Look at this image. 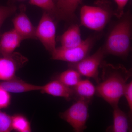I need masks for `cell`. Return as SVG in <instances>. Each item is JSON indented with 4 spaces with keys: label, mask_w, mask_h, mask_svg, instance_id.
<instances>
[{
    "label": "cell",
    "mask_w": 132,
    "mask_h": 132,
    "mask_svg": "<svg viewBox=\"0 0 132 132\" xmlns=\"http://www.w3.org/2000/svg\"><path fill=\"white\" fill-rule=\"evenodd\" d=\"M101 80L96 87V94L110 105H118L123 96L124 90L128 80L132 76L131 69H128L121 64L118 65L102 61Z\"/></svg>",
    "instance_id": "cell-1"
},
{
    "label": "cell",
    "mask_w": 132,
    "mask_h": 132,
    "mask_svg": "<svg viewBox=\"0 0 132 132\" xmlns=\"http://www.w3.org/2000/svg\"><path fill=\"white\" fill-rule=\"evenodd\" d=\"M12 130L18 132H31V123L25 116L16 114L12 116Z\"/></svg>",
    "instance_id": "cell-18"
},
{
    "label": "cell",
    "mask_w": 132,
    "mask_h": 132,
    "mask_svg": "<svg viewBox=\"0 0 132 132\" xmlns=\"http://www.w3.org/2000/svg\"><path fill=\"white\" fill-rule=\"evenodd\" d=\"M0 87L10 93H21L39 91L40 86L30 84L16 78L11 80L0 81Z\"/></svg>",
    "instance_id": "cell-12"
},
{
    "label": "cell",
    "mask_w": 132,
    "mask_h": 132,
    "mask_svg": "<svg viewBox=\"0 0 132 132\" xmlns=\"http://www.w3.org/2000/svg\"><path fill=\"white\" fill-rule=\"evenodd\" d=\"M10 93L0 87V109L6 108L11 104Z\"/></svg>",
    "instance_id": "cell-22"
},
{
    "label": "cell",
    "mask_w": 132,
    "mask_h": 132,
    "mask_svg": "<svg viewBox=\"0 0 132 132\" xmlns=\"http://www.w3.org/2000/svg\"><path fill=\"white\" fill-rule=\"evenodd\" d=\"M27 59L18 53L0 58V81L11 80L16 78V72Z\"/></svg>",
    "instance_id": "cell-8"
},
{
    "label": "cell",
    "mask_w": 132,
    "mask_h": 132,
    "mask_svg": "<svg viewBox=\"0 0 132 132\" xmlns=\"http://www.w3.org/2000/svg\"><path fill=\"white\" fill-rule=\"evenodd\" d=\"M12 116L0 109V132H10L13 130Z\"/></svg>",
    "instance_id": "cell-20"
},
{
    "label": "cell",
    "mask_w": 132,
    "mask_h": 132,
    "mask_svg": "<svg viewBox=\"0 0 132 132\" xmlns=\"http://www.w3.org/2000/svg\"><path fill=\"white\" fill-rule=\"evenodd\" d=\"M62 47L71 48L78 46L82 43L80 28L77 24L70 26L59 38Z\"/></svg>",
    "instance_id": "cell-14"
},
{
    "label": "cell",
    "mask_w": 132,
    "mask_h": 132,
    "mask_svg": "<svg viewBox=\"0 0 132 132\" xmlns=\"http://www.w3.org/2000/svg\"><path fill=\"white\" fill-rule=\"evenodd\" d=\"M29 2L42 9L53 17L57 18L56 2L54 0H29Z\"/></svg>",
    "instance_id": "cell-19"
},
{
    "label": "cell",
    "mask_w": 132,
    "mask_h": 132,
    "mask_svg": "<svg viewBox=\"0 0 132 132\" xmlns=\"http://www.w3.org/2000/svg\"><path fill=\"white\" fill-rule=\"evenodd\" d=\"M123 96H125L130 109V117L132 113V81L127 83L124 90Z\"/></svg>",
    "instance_id": "cell-23"
},
{
    "label": "cell",
    "mask_w": 132,
    "mask_h": 132,
    "mask_svg": "<svg viewBox=\"0 0 132 132\" xmlns=\"http://www.w3.org/2000/svg\"><path fill=\"white\" fill-rule=\"evenodd\" d=\"M14 29L23 40L36 39V28L33 26L26 14V7L24 5L20 6V12L12 20Z\"/></svg>",
    "instance_id": "cell-9"
},
{
    "label": "cell",
    "mask_w": 132,
    "mask_h": 132,
    "mask_svg": "<svg viewBox=\"0 0 132 132\" xmlns=\"http://www.w3.org/2000/svg\"><path fill=\"white\" fill-rule=\"evenodd\" d=\"M114 12L111 4L106 0H98L94 6L85 5L80 12L82 26L94 30L101 31L110 21Z\"/></svg>",
    "instance_id": "cell-3"
},
{
    "label": "cell",
    "mask_w": 132,
    "mask_h": 132,
    "mask_svg": "<svg viewBox=\"0 0 132 132\" xmlns=\"http://www.w3.org/2000/svg\"><path fill=\"white\" fill-rule=\"evenodd\" d=\"M113 125L111 128L113 132H128L131 131L130 124L131 118L122 111L119 106L113 108Z\"/></svg>",
    "instance_id": "cell-16"
},
{
    "label": "cell",
    "mask_w": 132,
    "mask_h": 132,
    "mask_svg": "<svg viewBox=\"0 0 132 132\" xmlns=\"http://www.w3.org/2000/svg\"><path fill=\"white\" fill-rule=\"evenodd\" d=\"M94 42V38L90 37L83 40L80 45L75 47L56 48L51 54L52 59L67 62L69 63L78 62L88 56Z\"/></svg>",
    "instance_id": "cell-5"
},
{
    "label": "cell",
    "mask_w": 132,
    "mask_h": 132,
    "mask_svg": "<svg viewBox=\"0 0 132 132\" xmlns=\"http://www.w3.org/2000/svg\"><path fill=\"white\" fill-rule=\"evenodd\" d=\"M91 101L77 100L67 110L60 113V116L73 128L76 132L83 131L87 128L88 117V106Z\"/></svg>",
    "instance_id": "cell-4"
},
{
    "label": "cell",
    "mask_w": 132,
    "mask_h": 132,
    "mask_svg": "<svg viewBox=\"0 0 132 132\" xmlns=\"http://www.w3.org/2000/svg\"><path fill=\"white\" fill-rule=\"evenodd\" d=\"M23 40L14 29L3 33L0 38V54L2 56L12 54Z\"/></svg>",
    "instance_id": "cell-11"
},
{
    "label": "cell",
    "mask_w": 132,
    "mask_h": 132,
    "mask_svg": "<svg viewBox=\"0 0 132 132\" xmlns=\"http://www.w3.org/2000/svg\"><path fill=\"white\" fill-rule=\"evenodd\" d=\"M16 9V7L13 5H9L7 6H0V27L4 21L13 14Z\"/></svg>",
    "instance_id": "cell-21"
},
{
    "label": "cell",
    "mask_w": 132,
    "mask_h": 132,
    "mask_svg": "<svg viewBox=\"0 0 132 132\" xmlns=\"http://www.w3.org/2000/svg\"><path fill=\"white\" fill-rule=\"evenodd\" d=\"M117 5V8L113 15L118 19L120 18L124 14V10L129 0H114Z\"/></svg>",
    "instance_id": "cell-24"
},
{
    "label": "cell",
    "mask_w": 132,
    "mask_h": 132,
    "mask_svg": "<svg viewBox=\"0 0 132 132\" xmlns=\"http://www.w3.org/2000/svg\"><path fill=\"white\" fill-rule=\"evenodd\" d=\"M105 55L103 48H100L93 54L88 55L80 61L69 63V68L76 70L81 76L94 79L98 83L100 80L99 67Z\"/></svg>",
    "instance_id": "cell-6"
},
{
    "label": "cell",
    "mask_w": 132,
    "mask_h": 132,
    "mask_svg": "<svg viewBox=\"0 0 132 132\" xmlns=\"http://www.w3.org/2000/svg\"><path fill=\"white\" fill-rule=\"evenodd\" d=\"M82 0H57V18L66 21L75 19V11Z\"/></svg>",
    "instance_id": "cell-13"
},
{
    "label": "cell",
    "mask_w": 132,
    "mask_h": 132,
    "mask_svg": "<svg viewBox=\"0 0 132 132\" xmlns=\"http://www.w3.org/2000/svg\"><path fill=\"white\" fill-rule=\"evenodd\" d=\"M72 88L76 100L80 99L91 101L96 94V87L88 79L81 80Z\"/></svg>",
    "instance_id": "cell-15"
},
{
    "label": "cell",
    "mask_w": 132,
    "mask_h": 132,
    "mask_svg": "<svg viewBox=\"0 0 132 132\" xmlns=\"http://www.w3.org/2000/svg\"><path fill=\"white\" fill-rule=\"evenodd\" d=\"M81 75L78 71L69 68L58 75L55 79L60 81L69 87H72L81 80Z\"/></svg>",
    "instance_id": "cell-17"
},
{
    "label": "cell",
    "mask_w": 132,
    "mask_h": 132,
    "mask_svg": "<svg viewBox=\"0 0 132 132\" xmlns=\"http://www.w3.org/2000/svg\"><path fill=\"white\" fill-rule=\"evenodd\" d=\"M132 18L128 12L119 19L109 35L103 48L106 55L127 57L131 49Z\"/></svg>",
    "instance_id": "cell-2"
},
{
    "label": "cell",
    "mask_w": 132,
    "mask_h": 132,
    "mask_svg": "<svg viewBox=\"0 0 132 132\" xmlns=\"http://www.w3.org/2000/svg\"><path fill=\"white\" fill-rule=\"evenodd\" d=\"M53 16L44 12L37 27L35 36L51 54L56 48V27Z\"/></svg>",
    "instance_id": "cell-7"
},
{
    "label": "cell",
    "mask_w": 132,
    "mask_h": 132,
    "mask_svg": "<svg viewBox=\"0 0 132 132\" xmlns=\"http://www.w3.org/2000/svg\"><path fill=\"white\" fill-rule=\"evenodd\" d=\"M39 91L53 97H62L68 101L73 98L74 94L72 87H69L57 79L40 86Z\"/></svg>",
    "instance_id": "cell-10"
}]
</instances>
